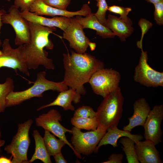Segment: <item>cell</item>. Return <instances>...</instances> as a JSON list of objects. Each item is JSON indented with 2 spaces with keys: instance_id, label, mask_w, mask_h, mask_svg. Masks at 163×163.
Returning a JSON list of instances; mask_svg holds the SVG:
<instances>
[{
  "instance_id": "obj_41",
  "label": "cell",
  "mask_w": 163,
  "mask_h": 163,
  "mask_svg": "<svg viewBox=\"0 0 163 163\" xmlns=\"http://www.w3.org/2000/svg\"><path fill=\"white\" fill-rule=\"evenodd\" d=\"M1 129L0 128V140L1 139Z\"/></svg>"
},
{
  "instance_id": "obj_42",
  "label": "cell",
  "mask_w": 163,
  "mask_h": 163,
  "mask_svg": "<svg viewBox=\"0 0 163 163\" xmlns=\"http://www.w3.org/2000/svg\"><path fill=\"white\" fill-rule=\"evenodd\" d=\"M118 0L120 1V0Z\"/></svg>"
},
{
  "instance_id": "obj_16",
  "label": "cell",
  "mask_w": 163,
  "mask_h": 163,
  "mask_svg": "<svg viewBox=\"0 0 163 163\" xmlns=\"http://www.w3.org/2000/svg\"><path fill=\"white\" fill-rule=\"evenodd\" d=\"M20 14L29 22L45 27H57L63 31L69 25L71 20V18L64 16L46 18L36 14L29 11H21Z\"/></svg>"
},
{
  "instance_id": "obj_32",
  "label": "cell",
  "mask_w": 163,
  "mask_h": 163,
  "mask_svg": "<svg viewBox=\"0 0 163 163\" xmlns=\"http://www.w3.org/2000/svg\"><path fill=\"white\" fill-rule=\"evenodd\" d=\"M71 0H43L46 4L52 7L62 10H66Z\"/></svg>"
},
{
  "instance_id": "obj_15",
  "label": "cell",
  "mask_w": 163,
  "mask_h": 163,
  "mask_svg": "<svg viewBox=\"0 0 163 163\" xmlns=\"http://www.w3.org/2000/svg\"><path fill=\"white\" fill-rule=\"evenodd\" d=\"M133 115L128 118V124L123 128V130L131 132L135 127H143L147 118L151 110L150 106L145 98L136 100L133 104Z\"/></svg>"
},
{
  "instance_id": "obj_8",
  "label": "cell",
  "mask_w": 163,
  "mask_h": 163,
  "mask_svg": "<svg viewBox=\"0 0 163 163\" xmlns=\"http://www.w3.org/2000/svg\"><path fill=\"white\" fill-rule=\"evenodd\" d=\"M139 62L135 69L134 81L147 87L163 86V72H158L151 67L148 63L147 51L141 49Z\"/></svg>"
},
{
  "instance_id": "obj_10",
  "label": "cell",
  "mask_w": 163,
  "mask_h": 163,
  "mask_svg": "<svg viewBox=\"0 0 163 163\" xmlns=\"http://www.w3.org/2000/svg\"><path fill=\"white\" fill-rule=\"evenodd\" d=\"M8 12L2 15V22L10 24L14 29L15 45L19 46L29 43L30 40L29 21L21 16L18 8L14 5L9 8Z\"/></svg>"
},
{
  "instance_id": "obj_40",
  "label": "cell",
  "mask_w": 163,
  "mask_h": 163,
  "mask_svg": "<svg viewBox=\"0 0 163 163\" xmlns=\"http://www.w3.org/2000/svg\"><path fill=\"white\" fill-rule=\"evenodd\" d=\"M5 143V141L3 140H0V148L3 146Z\"/></svg>"
},
{
  "instance_id": "obj_31",
  "label": "cell",
  "mask_w": 163,
  "mask_h": 163,
  "mask_svg": "<svg viewBox=\"0 0 163 163\" xmlns=\"http://www.w3.org/2000/svg\"><path fill=\"white\" fill-rule=\"evenodd\" d=\"M155 11L154 19L159 25L163 24V0L154 4Z\"/></svg>"
},
{
  "instance_id": "obj_25",
  "label": "cell",
  "mask_w": 163,
  "mask_h": 163,
  "mask_svg": "<svg viewBox=\"0 0 163 163\" xmlns=\"http://www.w3.org/2000/svg\"><path fill=\"white\" fill-rule=\"evenodd\" d=\"M71 122L74 126L78 128L89 131L95 130L98 126L96 117L88 118L73 116L71 120Z\"/></svg>"
},
{
  "instance_id": "obj_36",
  "label": "cell",
  "mask_w": 163,
  "mask_h": 163,
  "mask_svg": "<svg viewBox=\"0 0 163 163\" xmlns=\"http://www.w3.org/2000/svg\"><path fill=\"white\" fill-rule=\"evenodd\" d=\"M6 12V11L4 9H2L0 10V30L3 23L2 20V16ZM2 43L0 39V47L2 46Z\"/></svg>"
},
{
  "instance_id": "obj_24",
  "label": "cell",
  "mask_w": 163,
  "mask_h": 163,
  "mask_svg": "<svg viewBox=\"0 0 163 163\" xmlns=\"http://www.w3.org/2000/svg\"><path fill=\"white\" fill-rule=\"evenodd\" d=\"M119 142L123 146L121 148L126 155L127 162L139 163L134 141L128 137L123 136L120 138Z\"/></svg>"
},
{
  "instance_id": "obj_18",
  "label": "cell",
  "mask_w": 163,
  "mask_h": 163,
  "mask_svg": "<svg viewBox=\"0 0 163 163\" xmlns=\"http://www.w3.org/2000/svg\"><path fill=\"white\" fill-rule=\"evenodd\" d=\"M123 136L131 138L134 141L135 143L141 140L143 138L141 135L132 134L129 131L118 129L117 126L109 128L99 143L94 152L97 153L99 148L103 145L110 144L114 148L117 147V140Z\"/></svg>"
},
{
  "instance_id": "obj_23",
  "label": "cell",
  "mask_w": 163,
  "mask_h": 163,
  "mask_svg": "<svg viewBox=\"0 0 163 163\" xmlns=\"http://www.w3.org/2000/svg\"><path fill=\"white\" fill-rule=\"evenodd\" d=\"M55 136L49 131L45 130L43 138L47 152L50 156L61 152L62 148L66 144L63 141L57 139Z\"/></svg>"
},
{
  "instance_id": "obj_9",
  "label": "cell",
  "mask_w": 163,
  "mask_h": 163,
  "mask_svg": "<svg viewBox=\"0 0 163 163\" xmlns=\"http://www.w3.org/2000/svg\"><path fill=\"white\" fill-rule=\"evenodd\" d=\"M36 124L37 126L47 130L63 141L73 151L76 155V153L71 143L68 141L66 136V132L71 133V130L68 129L62 126L59 121L62 120L61 115L56 110L52 109L46 113H43L35 119Z\"/></svg>"
},
{
  "instance_id": "obj_39",
  "label": "cell",
  "mask_w": 163,
  "mask_h": 163,
  "mask_svg": "<svg viewBox=\"0 0 163 163\" xmlns=\"http://www.w3.org/2000/svg\"><path fill=\"white\" fill-rule=\"evenodd\" d=\"M146 1L153 4L158 3L162 0H145Z\"/></svg>"
},
{
  "instance_id": "obj_17",
  "label": "cell",
  "mask_w": 163,
  "mask_h": 163,
  "mask_svg": "<svg viewBox=\"0 0 163 163\" xmlns=\"http://www.w3.org/2000/svg\"><path fill=\"white\" fill-rule=\"evenodd\" d=\"M152 141L145 140L135 143L138 160L141 163H162L159 152Z\"/></svg>"
},
{
  "instance_id": "obj_1",
  "label": "cell",
  "mask_w": 163,
  "mask_h": 163,
  "mask_svg": "<svg viewBox=\"0 0 163 163\" xmlns=\"http://www.w3.org/2000/svg\"><path fill=\"white\" fill-rule=\"evenodd\" d=\"M63 56L65 70L63 82L81 95L85 94L84 85L88 82L94 72L104 68V63L86 53H79L71 50V54L64 53Z\"/></svg>"
},
{
  "instance_id": "obj_37",
  "label": "cell",
  "mask_w": 163,
  "mask_h": 163,
  "mask_svg": "<svg viewBox=\"0 0 163 163\" xmlns=\"http://www.w3.org/2000/svg\"><path fill=\"white\" fill-rule=\"evenodd\" d=\"M12 158L11 157V158ZM11 158L8 159L4 157H0V163H12Z\"/></svg>"
},
{
  "instance_id": "obj_38",
  "label": "cell",
  "mask_w": 163,
  "mask_h": 163,
  "mask_svg": "<svg viewBox=\"0 0 163 163\" xmlns=\"http://www.w3.org/2000/svg\"><path fill=\"white\" fill-rule=\"evenodd\" d=\"M88 46H89L91 51H93L96 47V44L95 43L91 42L90 41L88 44Z\"/></svg>"
},
{
  "instance_id": "obj_27",
  "label": "cell",
  "mask_w": 163,
  "mask_h": 163,
  "mask_svg": "<svg viewBox=\"0 0 163 163\" xmlns=\"http://www.w3.org/2000/svg\"><path fill=\"white\" fill-rule=\"evenodd\" d=\"M97 6L98 7L97 11L94 14L99 22L104 26L106 19V15L108 6L106 0H96Z\"/></svg>"
},
{
  "instance_id": "obj_2",
  "label": "cell",
  "mask_w": 163,
  "mask_h": 163,
  "mask_svg": "<svg viewBox=\"0 0 163 163\" xmlns=\"http://www.w3.org/2000/svg\"><path fill=\"white\" fill-rule=\"evenodd\" d=\"M30 33L29 42L21 45V53L28 69H36L43 66L48 69H54L53 60L48 57L46 48L51 50L54 45L49 39L50 34L56 30L54 27H47L29 22Z\"/></svg>"
},
{
  "instance_id": "obj_19",
  "label": "cell",
  "mask_w": 163,
  "mask_h": 163,
  "mask_svg": "<svg viewBox=\"0 0 163 163\" xmlns=\"http://www.w3.org/2000/svg\"><path fill=\"white\" fill-rule=\"evenodd\" d=\"M81 94L72 88L60 92L56 99L52 102L48 104L43 105L37 110H40L49 107L57 106L62 107L64 110H70L74 111L75 107L72 104V102L75 104L80 101Z\"/></svg>"
},
{
  "instance_id": "obj_28",
  "label": "cell",
  "mask_w": 163,
  "mask_h": 163,
  "mask_svg": "<svg viewBox=\"0 0 163 163\" xmlns=\"http://www.w3.org/2000/svg\"><path fill=\"white\" fill-rule=\"evenodd\" d=\"M108 10L110 12L119 14V18L122 20L127 21H132L127 16L129 13L132 10L131 8L113 5L108 7Z\"/></svg>"
},
{
  "instance_id": "obj_14",
  "label": "cell",
  "mask_w": 163,
  "mask_h": 163,
  "mask_svg": "<svg viewBox=\"0 0 163 163\" xmlns=\"http://www.w3.org/2000/svg\"><path fill=\"white\" fill-rule=\"evenodd\" d=\"M30 12L39 15H45L52 17L61 16L70 18L75 16H86L91 13V10L87 4H84L81 9L75 11L62 10L49 6L44 3L43 0H35L31 5Z\"/></svg>"
},
{
  "instance_id": "obj_13",
  "label": "cell",
  "mask_w": 163,
  "mask_h": 163,
  "mask_svg": "<svg viewBox=\"0 0 163 163\" xmlns=\"http://www.w3.org/2000/svg\"><path fill=\"white\" fill-rule=\"evenodd\" d=\"M83 29L75 18H71L70 23L63 34V37L68 41L70 47L79 53H85L90 42Z\"/></svg>"
},
{
  "instance_id": "obj_5",
  "label": "cell",
  "mask_w": 163,
  "mask_h": 163,
  "mask_svg": "<svg viewBox=\"0 0 163 163\" xmlns=\"http://www.w3.org/2000/svg\"><path fill=\"white\" fill-rule=\"evenodd\" d=\"M33 120L29 119L22 123H19L16 134L11 143L6 145L4 150L11 155L12 163H28L27 153L30 140L29 131Z\"/></svg>"
},
{
  "instance_id": "obj_35",
  "label": "cell",
  "mask_w": 163,
  "mask_h": 163,
  "mask_svg": "<svg viewBox=\"0 0 163 163\" xmlns=\"http://www.w3.org/2000/svg\"><path fill=\"white\" fill-rule=\"evenodd\" d=\"M53 156L55 162L56 163H67V161L64 158L61 152L57 153Z\"/></svg>"
},
{
  "instance_id": "obj_11",
  "label": "cell",
  "mask_w": 163,
  "mask_h": 163,
  "mask_svg": "<svg viewBox=\"0 0 163 163\" xmlns=\"http://www.w3.org/2000/svg\"><path fill=\"white\" fill-rule=\"evenodd\" d=\"M2 46V49L0 50V68H11L16 72L18 70L29 76L28 69L21 53V45L13 48L10 45L9 40L6 38L4 40Z\"/></svg>"
},
{
  "instance_id": "obj_34",
  "label": "cell",
  "mask_w": 163,
  "mask_h": 163,
  "mask_svg": "<svg viewBox=\"0 0 163 163\" xmlns=\"http://www.w3.org/2000/svg\"><path fill=\"white\" fill-rule=\"evenodd\" d=\"M122 153H113L111 154L107 161L102 163H121L123 157Z\"/></svg>"
},
{
  "instance_id": "obj_6",
  "label": "cell",
  "mask_w": 163,
  "mask_h": 163,
  "mask_svg": "<svg viewBox=\"0 0 163 163\" xmlns=\"http://www.w3.org/2000/svg\"><path fill=\"white\" fill-rule=\"evenodd\" d=\"M107 130L98 126L95 130L83 132L81 129L73 127L71 129V144L76 153V156L81 159V154L87 155L94 152Z\"/></svg>"
},
{
  "instance_id": "obj_33",
  "label": "cell",
  "mask_w": 163,
  "mask_h": 163,
  "mask_svg": "<svg viewBox=\"0 0 163 163\" xmlns=\"http://www.w3.org/2000/svg\"><path fill=\"white\" fill-rule=\"evenodd\" d=\"M10 2L11 0H6ZM35 0H14V5L21 11H30V7Z\"/></svg>"
},
{
  "instance_id": "obj_29",
  "label": "cell",
  "mask_w": 163,
  "mask_h": 163,
  "mask_svg": "<svg viewBox=\"0 0 163 163\" xmlns=\"http://www.w3.org/2000/svg\"><path fill=\"white\" fill-rule=\"evenodd\" d=\"M74 116L91 118L96 117V112L91 107L83 106L75 110Z\"/></svg>"
},
{
  "instance_id": "obj_26",
  "label": "cell",
  "mask_w": 163,
  "mask_h": 163,
  "mask_svg": "<svg viewBox=\"0 0 163 163\" xmlns=\"http://www.w3.org/2000/svg\"><path fill=\"white\" fill-rule=\"evenodd\" d=\"M14 82L10 77H7L4 83L0 84V113L4 111L6 107V98L14 91Z\"/></svg>"
},
{
  "instance_id": "obj_22",
  "label": "cell",
  "mask_w": 163,
  "mask_h": 163,
  "mask_svg": "<svg viewBox=\"0 0 163 163\" xmlns=\"http://www.w3.org/2000/svg\"><path fill=\"white\" fill-rule=\"evenodd\" d=\"M32 135L34 139L35 147L34 152L29 161V163L38 159L44 163H51L50 156L47 152L43 138L37 129L34 130Z\"/></svg>"
},
{
  "instance_id": "obj_4",
  "label": "cell",
  "mask_w": 163,
  "mask_h": 163,
  "mask_svg": "<svg viewBox=\"0 0 163 163\" xmlns=\"http://www.w3.org/2000/svg\"><path fill=\"white\" fill-rule=\"evenodd\" d=\"M124 100L119 87L104 98L96 111L98 126L107 129L117 126L122 116Z\"/></svg>"
},
{
  "instance_id": "obj_21",
  "label": "cell",
  "mask_w": 163,
  "mask_h": 163,
  "mask_svg": "<svg viewBox=\"0 0 163 163\" xmlns=\"http://www.w3.org/2000/svg\"><path fill=\"white\" fill-rule=\"evenodd\" d=\"M75 18L84 29H93L96 31L97 35L103 38H113L116 36L110 29L99 22L94 13H92L85 17L76 15Z\"/></svg>"
},
{
  "instance_id": "obj_7",
  "label": "cell",
  "mask_w": 163,
  "mask_h": 163,
  "mask_svg": "<svg viewBox=\"0 0 163 163\" xmlns=\"http://www.w3.org/2000/svg\"><path fill=\"white\" fill-rule=\"evenodd\" d=\"M120 79L117 71L104 68L94 72L88 82L94 93L104 98L119 87Z\"/></svg>"
},
{
  "instance_id": "obj_3",
  "label": "cell",
  "mask_w": 163,
  "mask_h": 163,
  "mask_svg": "<svg viewBox=\"0 0 163 163\" xmlns=\"http://www.w3.org/2000/svg\"><path fill=\"white\" fill-rule=\"evenodd\" d=\"M46 74L45 71L39 72L32 86L23 91L10 93L6 98V107L19 105L34 97H42L43 93L47 91L60 92L68 89L63 81L56 82L49 80L46 78Z\"/></svg>"
},
{
  "instance_id": "obj_12",
  "label": "cell",
  "mask_w": 163,
  "mask_h": 163,
  "mask_svg": "<svg viewBox=\"0 0 163 163\" xmlns=\"http://www.w3.org/2000/svg\"><path fill=\"white\" fill-rule=\"evenodd\" d=\"M163 119V105H155L151 110L143 126L144 138L152 141L155 145L162 142L161 124Z\"/></svg>"
},
{
  "instance_id": "obj_20",
  "label": "cell",
  "mask_w": 163,
  "mask_h": 163,
  "mask_svg": "<svg viewBox=\"0 0 163 163\" xmlns=\"http://www.w3.org/2000/svg\"><path fill=\"white\" fill-rule=\"evenodd\" d=\"M132 21H127L111 14L106 19L104 26L110 29L120 38L121 41H125L133 31Z\"/></svg>"
},
{
  "instance_id": "obj_30",
  "label": "cell",
  "mask_w": 163,
  "mask_h": 163,
  "mask_svg": "<svg viewBox=\"0 0 163 163\" xmlns=\"http://www.w3.org/2000/svg\"><path fill=\"white\" fill-rule=\"evenodd\" d=\"M138 24L141 30V36L139 41L137 43V47L141 49L142 48V40L144 35L152 26L153 24L150 21L143 18H141L138 21Z\"/></svg>"
}]
</instances>
